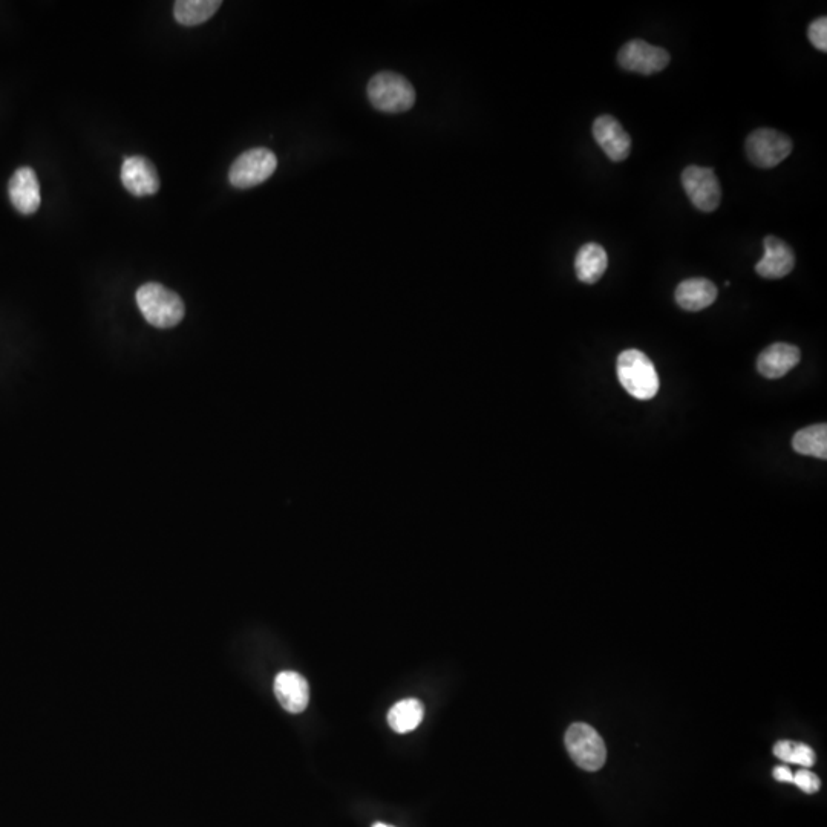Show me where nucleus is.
Instances as JSON below:
<instances>
[{"mask_svg": "<svg viewBox=\"0 0 827 827\" xmlns=\"http://www.w3.org/2000/svg\"><path fill=\"white\" fill-rule=\"evenodd\" d=\"M800 362V350L794 345L774 344L766 348L757 359V370L766 379L786 376Z\"/></svg>", "mask_w": 827, "mask_h": 827, "instance_id": "14", "label": "nucleus"}, {"mask_svg": "<svg viewBox=\"0 0 827 827\" xmlns=\"http://www.w3.org/2000/svg\"><path fill=\"white\" fill-rule=\"evenodd\" d=\"M11 203L22 215H33L39 210L40 184L36 172L31 167H20L14 172L8 186Z\"/></svg>", "mask_w": 827, "mask_h": 827, "instance_id": "11", "label": "nucleus"}, {"mask_svg": "<svg viewBox=\"0 0 827 827\" xmlns=\"http://www.w3.org/2000/svg\"><path fill=\"white\" fill-rule=\"evenodd\" d=\"M608 267V256L604 247L589 242L579 249L575 258V272L584 284H595L604 275Z\"/></svg>", "mask_w": 827, "mask_h": 827, "instance_id": "16", "label": "nucleus"}, {"mask_svg": "<svg viewBox=\"0 0 827 827\" xmlns=\"http://www.w3.org/2000/svg\"><path fill=\"white\" fill-rule=\"evenodd\" d=\"M566 746L573 762L584 771H599L607 759L604 740L598 731L587 723H573L567 729Z\"/></svg>", "mask_w": 827, "mask_h": 827, "instance_id": "4", "label": "nucleus"}, {"mask_svg": "<svg viewBox=\"0 0 827 827\" xmlns=\"http://www.w3.org/2000/svg\"><path fill=\"white\" fill-rule=\"evenodd\" d=\"M792 783L797 785L801 791H805L806 794H815V792L820 791L821 788L820 778H818L814 772L806 771V769L798 771L797 774L794 775V778H792Z\"/></svg>", "mask_w": 827, "mask_h": 827, "instance_id": "22", "label": "nucleus"}, {"mask_svg": "<svg viewBox=\"0 0 827 827\" xmlns=\"http://www.w3.org/2000/svg\"><path fill=\"white\" fill-rule=\"evenodd\" d=\"M593 137L607 157L616 163L627 160L630 155V135L612 115H601L596 118L593 123Z\"/></svg>", "mask_w": 827, "mask_h": 827, "instance_id": "10", "label": "nucleus"}, {"mask_svg": "<svg viewBox=\"0 0 827 827\" xmlns=\"http://www.w3.org/2000/svg\"><path fill=\"white\" fill-rule=\"evenodd\" d=\"M278 167V158L269 149L244 152L230 167L229 181L236 189H250L269 180Z\"/></svg>", "mask_w": 827, "mask_h": 827, "instance_id": "5", "label": "nucleus"}, {"mask_svg": "<svg viewBox=\"0 0 827 827\" xmlns=\"http://www.w3.org/2000/svg\"><path fill=\"white\" fill-rule=\"evenodd\" d=\"M618 379L625 391L638 400H651L658 394V371L639 350H627L618 357Z\"/></svg>", "mask_w": 827, "mask_h": 827, "instance_id": "2", "label": "nucleus"}, {"mask_svg": "<svg viewBox=\"0 0 827 827\" xmlns=\"http://www.w3.org/2000/svg\"><path fill=\"white\" fill-rule=\"evenodd\" d=\"M794 451L801 455H811V457L827 458V426L824 423L821 425H812L808 428L801 429L794 435L792 440Z\"/></svg>", "mask_w": 827, "mask_h": 827, "instance_id": "19", "label": "nucleus"}, {"mask_svg": "<svg viewBox=\"0 0 827 827\" xmlns=\"http://www.w3.org/2000/svg\"><path fill=\"white\" fill-rule=\"evenodd\" d=\"M618 62L627 71L651 76L667 68L670 54L664 48L650 45L644 40H630L619 51Z\"/></svg>", "mask_w": 827, "mask_h": 827, "instance_id": "8", "label": "nucleus"}, {"mask_svg": "<svg viewBox=\"0 0 827 827\" xmlns=\"http://www.w3.org/2000/svg\"><path fill=\"white\" fill-rule=\"evenodd\" d=\"M220 7V0H180L175 4V19L186 27H195L207 22Z\"/></svg>", "mask_w": 827, "mask_h": 827, "instance_id": "18", "label": "nucleus"}, {"mask_svg": "<svg viewBox=\"0 0 827 827\" xmlns=\"http://www.w3.org/2000/svg\"><path fill=\"white\" fill-rule=\"evenodd\" d=\"M774 778L778 780V782L791 783L794 774H792L791 769L786 768V766H777V768L774 769Z\"/></svg>", "mask_w": 827, "mask_h": 827, "instance_id": "23", "label": "nucleus"}, {"mask_svg": "<svg viewBox=\"0 0 827 827\" xmlns=\"http://www.w3.org/2000/svg\"><path fill=\"white\" fill-rule=\"evenodd\" d=\"M808 37L811 40L812 45L817 48V50L823 51L826 53L827 51V20L826 17H818L815 19L814 22L809 25L808 28Z\"/></svg>", "mask_w": 827, "mask_h": 827, "instance_id": "21", "label": "nucleus"}, {"mask_svg": "<svg viewBox=\"0 0 827 827\" xmlns=\"http://www.w3.org/2000/svg\"><path fill=\"white\" fill-rule=\"evenodd\" d=\"M765 255L757 262L756 272L765 279H782L792 272L795 255L791 247L777 236H766Z\"/></svg>", "mask_w": 827, "mask_h": 827, "instance_id": "12", "label": "nucleus"}, {"mask_svg": "<svg viewBox=\"0 0 827 827\" xmlns=\"http://www.w3.org/2000/svg\"><path fill=\"white\" fill-rule=\"evenodd\" d=\"M792 148L791 138L775 129H757L746 140L749 160L762 169H772L783 163L791 155Z\"/></svg>", "mask_w": 827, "mask_h": 827, "instance_id": "6", "label": "nucleus"}, {"mask_svg": "<svg viewBox=\"0 0 827 827\" xmlns=\"http://www.w3.org/2000/svg\"><path fill=\"white\" fill-rule=\"evenodd\" d=\"M137 304L144 319L157 328L175 327L186 313L180 296L155 282L138 288Z\"/></svg>", "mask_w": 827, "mask_h": 827, "instance_id": "1", "label": "nucleus"}, {"mask_svg": "<svg viewBox=\"0 0 827 827\" xmlns=\"http://www.w3.org/2000/svg\"><path fill=\"white\" fill-rule=\"evenodd\" d=\"M275 694L282 708L291 714L302 713L310 702L307 679L296 671H282L276 676Z\"/></svg>", "mask_w": 827, "mask_h": 827, "instance_id": "13", "label": "nucleus"}, {"mask_svg": "<svg viewBox=\"0 0 827 827\" xmlns=\"http://www.w3.org/2000/svg\"><path fill=\"white\" fill-rule=\"evenodd\" d=\"M774 754L777 759L783 760V762L806 766V768L814 766L815 759H817L815 752L808 745L789 742V740L775 743Z\"/></svg>", "mask_w": 827, "mask_h": 827, "instance_id": "20", "label": "nucleus"}, {"mask_svg": "<svg viewBox=\"0 0 827 827\" xmlns=\"http://www.w3.org/2000/svg\"><path fill=\"white\" fill-rule=\"evenodd\" d=\"M121 183L135 197H148L160 189L157 169L148 158L140 155L125 158L121 166Z\"/></svg>", "mask_w": 827, "mask_h": 827, "instance_id": "9", "label": "nucleus"}, {"mask_svg": "<svg viewBox=\"0 0 827 827\" xmlns=\"http://www.w3.org/2000/svg\"><path fill=\"white\" fill-rule=\"evenodd\" d=\"M425 708L417 699L400 700L388 713V723L399 734L414 731L422 723Z\"/></svg>", "mask_w": 827, "mask_h": 827, "instance_id": "17", "label": "nucleus"}, {"mask_svg": "<svg viewBox=\"0 0 827 827\" xmlns=\"http://www.w3.org/2000/svg\"><path fill=\"white\" fill-rule=\"evenodd\" d=\"M717 287L705 278H691L676 288V302L687 311H700L714 304Z\"/></svg>", "mask_w": 827, "mask_h": 827, "instance_id": "15", "label": "nucleus"}, {"mask_svg": "<svg viewBox=\"0 0 827 827\" xmlns=\"http://www.w3.org/2000/svg\"><path fill=\"white\" fill-rule=\"evenodd\" d=\"M682 186L691 203L702 212H714L719 207L722 189L710 167L688 166L682 174Z\"/></svg>", "mask_w": 827, "mask_h": 827, "instance_id": "7", "label": "nucleus"}, {"mask_svg": "<svg viewBox=\"0 0 827 827\" xmlns=\"http://www.w3.org/2000/svg\"><path fill=\"white\" fill-rule=\"evenodd\" d=\"M368 99L377 111L400 114L416 103V91L405 77L396 72H379L368 83Z\"/></svg>", "mask_w": 827, "mask_h": 827, "instance_id": "3", "label": "nucleus"}, {"mask_svg": "<svg viewBox=\"0 0 827 827\" xmlns=\"http://www.w3.org/2000/svg\"><path fill=\"white\" fill-rule=\"evenodd\" d=\"M373 827H394V826H391V824H385V823H374Z\"/></svg>", "mask_w": 827, "mask_h": 827, "instance_id": "24", "label": "nucleus"}]
</instances>
